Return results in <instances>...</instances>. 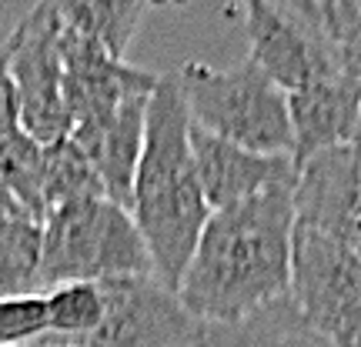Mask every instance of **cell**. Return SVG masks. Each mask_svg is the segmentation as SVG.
Masks as SVG:
<instances>
[{
    "label": "cell",
    "instance_id": "1",
    "mask_svg": "<svg viewBox=\"0 0 361 347\" xmlns=\"http://www.w3.org/2000/svg\"><path fill=\"white\" fill-rule=\"evenodd\" d=\"M295 187H274L207 217L178 284L201 324H231L291 294Z\"/></svg>",
    "mask_w": 361,
    "mask_h": 347
},
{
    "label": "cell",
    "instance_id": "2",
    "mask_svg": "<svg viewBox=\"0 0 361 347\" xmlns=\"http://www.w3.org/2000/svg\"><path fill=\"white\" fill-rule=\"evenodd\" d=\"M130 217L154 260V274L178 291L211 207L191 151V114L174 74L157 80L147 103L144 151L130 191Z\"/></svg>",
    "mask_w": 361,
    "mask_h": 347
},
{
    "label": "cell",
    "instance_id": "3",
    "mask_svg": "<svg viewBox=\"0 0 361 347\" xmlns=\"http://www.w3.org/2000/svg\"><path fill=\"white\" fill-rule=\"evenodd\" d=\"M151 274L154 260L128 207L107 197H87L54 207L44 217V291L74 281L104 284Z\"/></svg>",
    "mask_w": 361,
    "mask_h": 347
},
{
    "label": "cell",
    "instance_id": "4",
    "mask_svg": "<svg viewBox=\"0 0 361 347\" xmlns=\"http://www.w3.org/2000/svg\"><path fill=\"white\" fill-rule=\"evenodd\" d=\"M174 77L194 127L255 154H295L288 94L271 84L251 61L218 70L191 57L174 70Z\"/></svg>",
    "mask_w": 361,
    "mask_h": 347
},
{
    "label": "cell",
    "instance_id": "5",
    "mask_svg": "<svg viewBox=\"0 0 361 347\" xmlns=\"http://www.w3.org/2000/svg\"><path fill=\"white\" fill-rule=\"evenodd\" d=\"M291 301L331 347H361V260L301 220L291 244Z\"/></svg>",
    "mask_w": 361,
    "mask_h": 347
},
{
    "label": "cell",
    "instance_id": "6",
    "mask_svg": "<svg viewBox=\"0 0 361 347\" xmlns=\"http://www.w3.org/2000/svg\"><path fill=\"white\" fill-rule=\"evenodd\" d=\"M61 4H37L13 24L7 51L11 77L20 103V127L44 147L71 137L74 120L64 101V57H61Z\"/></svg>",
    "mask_w": 361,
    "mask_h": 347
},
{
    "label": "cell",
    "instance_id": "7",
    "mask_svg": "<svg viewBox=\"0 0 361 347\" xmlns=\"http://www.w3.org/2000/svg\"><path fill=\"white\" fill-rule=\"evenodd\" d=\"M104 324L78 344L87 347H194L204 341V324L180 304L161 277L104 281Z\"/></svg>",
    "mask_w": 361,
    "mask_h": 347
},
{
    "label": "cell",
    "instance_id": "8",
    "mask_svg": "<svg viewBox=\"0 0 361 347\" xmlns=\"http://www.w3.org/2000/svg\"><path fill=\"white\" fill-rule=\"evenodd\" d=\"M238 13L247 34V61L284 94L305 87L308 80L322 77L335 67L351 64V57L338 53L311 30L308 20L291 7V0L288 4L247 0L238 4Z\"/></svg>",
    "mask_w": 361,
    "mask_h": 347
},
{
    "label": "cell",
    "instance_id": "9",
    "mask_svg": "<svg viewBox=\"0 0 361 347\" xmlns=\"http://www.w3.org/2000/svg\"><path fill=\"white\" fill-rule=\"evenodd\" d=\"M61 57H64V101L74 127L97 124L121 111L134 97H151L157 90V74L141 70L128 61H114L111 53L78 37L74 30L61 34Z\"/></svg>",
    "mask_w": 361,
    "mask_h": 347
},
{
    "label": "cell",
    "instance_id": "10",
    "mask_svg": "<svg viewBox=\"0 0 361 347\" xmlns=\"http://www.w3.org/2000/svg\"><path fill=\"white\" fill-rule=\"evenodd\" d=\"M298 220L335 237L361 260V160L348 147L324 151L298 168Z\"/></svg>",
    "mask_w": 361,
    "mask_h": 347
},
{
    "label": "cell",
    "instance_id": "11",
    "mask_svg": "<svg viewBox=\"0 0 361 347\" xmlns=\"http://www.w3.org/2000/svg\"><path fill=\"white\" fill-rule=\"evenodd\" d=\"M361 111V70L355 64L335 67L305 87L288 94V117L295 134V164L348 147Z\"/></svg>",
    "mask_w": 361,
    "mask_h": 347
},
{
    "label": "cell",
    "instance_id": "12",
    "mask_svg": "<svg viewBox=\"0 0 361 347\" xmlns=\"http://www.w3.org/2000/svg\"><path fill=\"white\" fill-rule=\"evenodd\" d=\"M191 151L194 168L201 177L204 201L214 210L245 204L274 187H295L298 164L288 154H255L238 144H228L191 124Z\"/></svg>",
    "mask_w": 361,
    "mask_h": 347
},
{
    "label": "cell",
    "instance_id": "13",
    "mask_svg": "<svg viewBox=\"0 0 361 347\" xmlns=\"http://www.w3.org/2000/svg\"><path fill=\"white\" fill-rule=\"evenodd\" d=\"M147 103H151V97H134L121 111H114L111 117H104L97 124L71 130V141L78 144L84 151V157L90 160V168L97 170L107 201L128 207V210H130V191H134V177H137V164H141V151H144Z\"/></svg>",
    "mask_w": 361,
    "mask_h": 347
},
{
    "label": "cell",
    "instance_id": "14",
    "mask_svg": "<svg viewBox=\"0 0 361 347\" xmlns=\"http://www.w3.org/2000/svg\"><path fill=\"white\" fill-rule=\"evenodd\" d=\"M201 347H331L301 310L295 308L291 294L274 301L268 308L247 314L231 324H204Z\"/></svg>",
    "mask_w": 361,
    "mask_h": 347
},
{
    "label": "cell",
    "instance_id": "15",
    "mask_svg": "<svg viewBox=\"0 0 361 347\" xmlns=\"http://www.w3.org/2000/svg\"><path fill=\"white\" fill-rule=\"evenodd\" d=\"M151 11L154 7L141 0H64L61 20L67 30L90 40L114 61H124L130 40L137 37Z\"/></svg>",
    "mask_w": 361,
    "mask_h": 347
},
{
    "label": "cell",
    "instance_id": "16",
    "mask_svg": "<svg viewBox=\"0 0 361 347\" xmlns=\"http://www.w3.org/2000/svg\"><path fill=\"white\" fill-rule=\"evenodd\" d=\"M44 224L30 214L0 217V297L44 294Z\"/></svg>",
    "mask_w": 361,
    "mask_h": 347
},
{
    "label": "cell",
    "instance_id": "17",
    "mask_svg": "<svg viewBox=\"0 0 361 347\" xmlns=\"http://www.w3.org/2000/svg\"><path fill=\"white\" fill-rule=\"evenodd\" d=\"M44 174H47L44 144L34 141L24 127L0 137V184L40 224H44Z\"/></svg>",
    "mask_w": 361,
    "mask_h": 347
},
{
    "label": "cell",
    "instance_id": "18",
    "mask_svg": "<svg viewBox=\"0 0 361 347\" xmlns=\"http://www.w3.org/2000/svg\"><path fill=\"white\" fill-rule=\"evenodd\" d=\"M54 341H87L104 324V291L94 281L57 284L44 291Z\"/></svg>",
    "mask_w": 361,
    "mask_h": 347
},
{
    "label": "cell",
    "instance_id": "19",
    "mask_svg": "<svg viewBox=\"0 0 361 347\" xmlns=\"http://www.w3.org/2000/svg\"><path fill=\"white\" fill-rule=\"evenodd\" d=\"M87 197H107L97 170L90 168L78 144L64 137L47 147V174H44V217L54 207L71 204V201H87Z\"/></svg>",
    "mask_w": 361,
    "mask_h": 347
},
{
    "label": "cell",
    "instance_id": "20",
    "mask_svg": "<svg viewBox=\"0 0 361 347\" xmlns=\"http://www.w3.org/2000/svg\"><path fill=\"white\" fill-rule=\"evenodd\" d=\"M291 7L324 44H331L345 57L361 40V0H291Z\"/></svg>",
    "mask_w": 361,
    "mask_h": 347
},
{
    "label": "cell",
    "instance_id": "21",
    "mask_svg": "<svg viewBox=\"0 0 361 347\" xmlns=\"http://www.w3.org/2000/svg\"><path fill=\"white\" fill-rule=\"evenodd\" d=\"M51 334L44 294L0 297V347L40 344Z\"/></svg>",
    "mask_w": 361,
    "mask_h": 347
},
{
    "label": "cell",
    "instance_id": "22",
    "mask_svg": "<svg viewBox=\"0 0 361 347\" xmlns=\"http://www.w3.org/2000/svg\"><path fill=\"white\" fill-rule=\"evenodd\" d=\"M20 127V103H17V87L11 77L7 51L0 47V137Z\"/></svg>",
    "mask_w": 361,
    "mask_h": 347
},
{
    "label": "cell",
    "instance_id": "23",
    "mask_svg": "<svg viewBox=\"0 0 361 347\" xmlns=\"http://www.w3.org/2000/svg\"><path fill=\"white\" fill-rule=\"evenodd\" d=\"M11 214H27V210H24L20 204H17V201H13L7 187L0 184V217H11Z\"/></svg>",
    "mask_w": 361,
    "mask_h": 347
},
{
    "label": "cell",
    "instance_id": "24",
    "mask_svg": "<svg viewBox=\"0 0 361 347\" xmlns=\"http://www.w3.org/2000/svg\"><path fill=\"white\" fill-rule=\"evenodd\" d=\"M348 151L361 160V111H358V124H355V134H351V144H348Z\"/></svg>",
    "mask_w": 361,
    "mask_h": 347
},
{
    "label": "cell",
    "instance_id": "25",
    "mask_svg": "<svg viewBox=\"0 0 361 347\" xmlns=\"http://www.w3.org/2000/svg\"><path fill=\"white\" fill-rule=\"evenodd\" d=\"M40 347H87V344H78V341H54V337H44Z\"/></svg>",
    "mask_w": 361,
    "mask_h": 347
},
{
    "label": "cell",
    "instance_id": "26",
    "mask_svg": "<svg viewBox=\"0 0 361 347\" xmlns=\"http://www.w3.org/2000/svg\"><path fill=\"white\" fill-rule=\"evenodd\" d=\"M348 57H351V64H355V67H358V70H361V40H358V44H355V47H351V53H348Z\"/></svg>",
    "mask_w": 361,
    "mask_h": 347
},
{
    "label": "cell",
    "instance_id": "27",
    "mask_svg": "<svg viewBox=\"0 0 361 347\" xmlns=\"http://www.w3.org/2000/svg\"><path fill=\"white\" fill-rule=\"evenodd\" d=\"M20 347H40V344H20Z\"/></svg>",
    "mask_w": 361,
    "mask_h": 347
},
{
    "label": "cell",
    "instance_id": "28",
    "mask_svg": "<svg viewBox=\"0 0 361 347\" xmlns=\"http://www.w3.org/2000/svg\"><path fill=\"white\" fill-rule=\"evenodd\" d=\"M194 347H201V344H194Z\"/></svg>",
    "mask_w": 361,
    "mask_h": 347
}]
</instances>
